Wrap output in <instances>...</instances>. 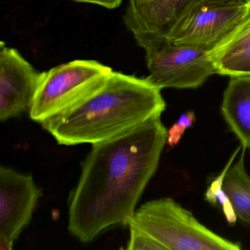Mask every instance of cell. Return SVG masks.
<instances>
[{
  "mask_svg": "<svg viewBox=\"0 0 250 250\" xmlns=\"http://www.w3.org/2000/svg\"><path fill=\"white\" fill-rule=\"evenodd\" d=\"M167 138L159 118L92 145L68 201V228L74 236L90 242L109 228L128 226L157 170Z\"/></svg>",
  "mask_w": 250,
  "mask_h": 250,
  "instance_id": "6da1fadb",
  "label": "cell"
},
{
  "mask_svg": "<svg viewBox=\"0 0 250 250\" xmlns=\"http://www.w3.org/2000/svg\"><path fill=\"white\" fill-rule=\"evenodd\" d=\"M161 91L147 77L112 71L102 90L41 125L61 146L102 143L161 118L167 106Z\"/></svg>",
  "mask_w": 250,
  "mask_h": 250,
  "instance_id": "7a4b0ae2",
  "label": "cell"
},
{
  "mask_svg": "<svg viewBox=\"0 0 250 250\" xmlns=\"http://www.w3.org/2000/svg\"><path fill=\"white\" fill-rule=\"evenodd\" d=\"M148 234L165 250H240L233 242L210 230L192 212L170 197L150 200L134 212L128 224Z\"/></svg>",
  "mask_w": 250,
  "mask_h": 250,
  "instance_id": "3957f363",
  "label": "cell"
},
{
  "mask_svg": "<svg viewBox=\"0 0 250 250\" xmlns=\"http://www.w3.org/2000/svg\"><path fill=\"white\" fill-rule=\"evenodd\" d=\"M113 70L93 60H76L42 72L29 112L42 124L58 118L102 90Z\"/></svg>",
  "mask_w": 250,
  "mask_h": 250,
  "instance_id": "277c9868",
  "label": "cell"
},
{
  "mask_svg": "<svg viewBox=\"0 0 250 250\" xmlns=\"http://www.w3.org/2000/svg\"><path fill=\"white\" fill-rule=\"evenodd\" d=\"M134 39L146 52L147 80L161 90L197 88L216 74L209 51L204 48L177 44L165 38Z\"/></svg>",
  "mask_w": 250,
  "mask_h": 250,
  "instance_id": "5b68a950",
  "label": "cell"
},
{
  "mask_svg": "<svg viewBox=\"0 0 250 250\" xmlns=\"http://www.w3.org/2000/svg\"><path fill=\"white\" fill-rule=\"evenodd\" d=\"M248 2H202L184 14L164 38L177 44L200 46L210 52L245 14Z\"/></svg>",
  "mask_w": 250,
  "mask_h": 250,
  "instance_id": "8992f818",
  "label": "cell"
},
{
  "mask_svg": "<svg viewBox=\"0 0 250 250\" xmlns=\"http://www.w3.org/2000/svg\"><path fill=\"white\" fill-rule=\"evenodd\" d=\"M42 196L31 175L0 167V250H12Z\"/></svg>",
  "mask_w": 250,
  "mask_h": 250,
  "instance_id": "52a82bcc",
  "label": "cell"
},
{
  "mask_svg": "<svg viewBox=\"0 0 250 250\" xmlns=\"http://www.w3.org/2000/svg\"><path fill=\"white\" fill-rule=\"evenodd\" d=\"M39 72L14 48L0 43V121L29 111L42 78Z\"/></svg>",
  "mask_w": 250,
  "mask_h": 250,
  "instance_id": "ba28073f",
  "label": "cell"
},
{
  "mask_svg": "<svg viewBox=\"0 0 250 250\" xmlns=\"http://www.w3.org/2000/svg\"><path fill=\"white\" fill-rule=\"evenodd\" d=\"M210 1L245 4L250 0H154L135 9L127 8L124 22L134 38H164L191 8Z\"/></svg>",
  "mask_w": 250,
  "mask_h": 250,
  "instance_id": "9c48e42d",
  "label": "cell"
},
{
  "mask_svg": "<svg viewBox=\"0 0 250 250\" xmlns=\"http://www.w3.org/2000/svg\"><path fill=\"white\" fill-rule=\"evenodd\" d=\"M221 113L240 144L250 151V76L230 77Z\"/></svg>",
  "mask_w": 250,
  "mask_h": 250,
  "instance_id": "30bf717a",
  "label": "cell"
},
{
  "mask_svg": "<svg viewBox=\"0 0 250 250\" xmlns=\"http://www.w3.org/2000/svg\"><path fill=\"white\" fill-rule=\"evenodd\" d=\"M243 147L238 160L227 172L224 188L228 193L238 219L250 226V175L246 169L245 154Z\"/></svg>",
  "mask_w": 250,
  "mask_h": 250,
  "instance_id": "8fae6325",
  "label": "cell"
},
{
  "mask_svg": "<svg viewBox=\"0 0 250 250\" xmlns=\"http://www.w3.org/2000/svg\"><path fill=\"white\" fill-rule=\"evenodd\" d=\"M241 148H242V146L240 144V146L234 150L219 175L214 178V179L212 180L204 194L205 200L212 206H216L218 203L220 205L225 219L228 225L230 226L235 225L238 221V217L230 198L224 188V181H225L227 172L235 162V159L238 156V153L241 152Z\"/></svg>",
  "mask_w": 250,
  "mask_h": 250,
  "instance_id": "7c38bea8",
  "label": "cell"
},
{
  "mask_svg": "<svg viewBox=\"0 0 250 250\" xmlns=\"http://www.w3.org/2000/svg\"><path fill=\"white\" fill-rule=\"evenodd\" d=\"M250 45V0L247 12L224 36L223 39L208 52L213 57L234 52Z\"/></svg>",
  "mask_w": 250,
  "mask_h": 250,
  "instance_id": "4fadbf2b",
  "label": "cell"
},
{
  "mask_svg": "<svg viewBox=\"0 0 250 250\" xmlns=\"http://www.w3.org/2000/svg\"><path fill=\"white\" fill-rule=\"evenodd\" d=\"M216 74L229 77L250 76V45L211 58Z\"/></svg>",
  "mask_w": 250,
  "mask_h": 250,
  "instance_id": "5bb4252c",
  "label": "cell"
},
{
  "mask_svg": "<svg viewBox=\"0 0 250 250\" xmlns=\"http://www.w3.org/2000/svg\"><path fill=\"white\" fill-rule=\"evenodd\" d=\"M197 121L194 111H187L181 114L176 122L167 129V145L174 147L178 146L187 129L191 128Z\"/></svg>",
  "mask_w": 250,
  "mask_h": 250,
  "instance_id": "9a60e30c",
  "label": "cell"
},
{
  "mask_svg": "<svg viewBox=\"0 0 250 250\" xmlns=\"http://www.w3.org/2000/svg\"><path fill=\"white\" fill-rule=\"evenodd\" d=\"M129 241L127 244L128 250H165L164 247L151 236L134 228H129Z\"/></svg>",
  "mask_w": 250,
  "mask_h": 250,
  "instance_id": "2e32d148",
  "label": "cell"
},
{
  "mask_svg": "<svg viewBox=\"0 0 250 250\" xmlns=\"http://www.w3.org/2000/svg\"><path fill=\"white\" fill-rule=\"evenodd\" d=\"M76 2L94 4L112 10L118 8L124 0H74Z\"/></svg>",
  "mask_w": 250,
  "mask_h": 250,
  "instance_id": "e0dca14e",
  "label": "cell"
},
{
  "mask_svg": "<svg viewBox=\"0 0 250 250\" xmlns=\"http://www.w3.org/2000/svg\"><path fill=\"white\" fill-rule=\"evenodd\" d=\"M154 0H129V4H128V9H135V8H140L143 5H147L150 3Z\"/></svg>",
  "mask_w": 250,
  "mask_h": 250,
  "instance_id": "ac0fdd59",
  "label": "cell"
}]
</instances>
